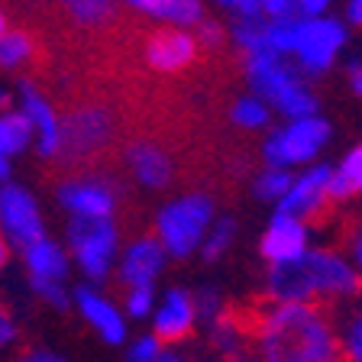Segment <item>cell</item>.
<instances>
[{
    "label": "cell",
    "instance_id": "obj_1",
    "mask_svg": "<svg viewBox=\"0 0 362 362\" xmlns=\"http://www.w3.org/2000/svg\"><path fill=\"white\" fill-rule=\"evenodd\" d=\"M243 314L259 362H343L333 310L262 298L252 308H243Z\"/></svg>",
    "mask_w": 362,
    "mask_h": 362
},
{
    "label": "cell",
    "instance_id": "obj_2",
    "mask_svg": "<svg viewBox=\"0 0 362 362\" xmlns=\"http://www.w3.org/2000/svg\"><path fill=\"white\" fill-rule=\"evenodd\" d=\"M275 304H317L327 310L362 298V281L343 249H308L301 259L269 265L265 294Z\"/></svg>",
    "mask_w": 362,
    "mask_h": 362
},
{
    "label": "cell",
    "instance_id": "obj_3",
    "mask_svg": "<svg viewBox=\"0 0 362 362\" xmlns=\"http://www.w3.org/2000/svg\"><path fill=\"white\" fill-rule=\"evenodd\" d=\"M246 71L252 88L262 94L265 100L279 107L281 113H288L291 120L301 117H317V98L314 90L304 84V78L298 75V68H291L281 55L272 52H256L246 59Z\"/></svg>",
    "mask_w": 362,
    "mask_h": 362
},
{
    "label": "cell",
    "instance_id": "obj_4",
    "mask_svg": "<svg viewBox=\"0 0 362 362\" xmlns=\"http://www.w3.org/2000/svg\"><path fill=\"white\" fill-rule=\"evenodd\" d=\"M214 217V204L211 197L191 194L172 201L165 211L158 214V243L165 249V256L185 259L197 249V243L204 240V230Z\"/></svg>",
    "mask_w": 362,
    "mask_h": 362
},
{
    "label": "cell",
    "instance_id": "obj_5",
    "mask_svg": "<svg viewBox=\"0 0 362 362\" xmlns=\"http://www.w3.org/2000/svg\"><path fill=\"white\" fill-rule=\"evenodd\" d=\"M68 246L90 281H104L113 269V256H117V226L110 220L75 217L68 230Z\"/></svg>",
    "mask_w": 362,
    "mask_h": 362
},
{
    "label": "cell",
    "instance_id": "obj_6",
    "mask_svg": "<svg viewBox=\"0 0 362 362\" xmlns=\"http://www.w3.org/2000/svg\"><path fill=\"white\" fill-rule=\"evenodd\" d=\"M327 139H330V123L320 120V117H301V120H291L288 129H279V133L269 136L262 158L269 162V168L310 162L327 146Z\"/></svg>",
    "mask_w": 362,
    "mask_h": 362
},
{
    "label": "cell",
    "instance_id": "obj_7",
    "mask_svg": "<svg viewBox=\"0 0 362 362\" xmlns=\"http://www.w3.org/2000/svg\"><path fill=\"white\" fill-rule=\"evenodd\" d=\"M346 45V26L339 20H301L298 26V42H294V55L301 59V68L310 75H324L327 68L337 62L339 49Z\"/></svg>",
    "mask_w": 362,
    "mask_h": 362
},
{
    "label": "cell",
    "instance_id": "obj_8",
    "mask_svg": "<svg viewBox=\"0 0 362 362\" xmlns=\"http://www.w3.org/2000/svg\"><path fill=\"white\" fill-rule=\"evenodd\" d=\"M71 301H75V308L88 320V327L104 339L107 346H123L129 339L127 314H123L120 304L113 301L110 294L98 291V285H78L71 291Z\"/></svg>",
    "mask_w": 362,
    "mask_h": 362
},
{
    "label": "cell",
    "instance_id": "obj_9",
    "mask_svg": "<svg viewBox=\"0 0 362 362\" xmlns=\"http://www.w3.org/2000/svg\"><path fill=\"white\" fill-rule=\"evenodd\" d=\"M330 172H333L330 165H314L310 172H304L301 178H294V185L288 188V194L281 197V204H279V214L301 220L304 226L320 223L324 214L333 207L330 197H327V181H330Z\"/></svg>",
    "mask_w": 362,
    "mask_h": 362
},
{
    "label": "cell",
    "instance_id": "obj_10",
    "mask_svg": "<svg viewBox=\"0 0 362 362\" xmlns=\"http://www.w3.org/2000/svg\"><path fill=\"white\" fill-rule=\"evenodd\" d=\"M197 327V310H194V294L185 288H168L162 294L158 308L152 310V337L162 346H178L194 333Z\"/></svg>",
    "mask_w": 362,
    "mask_h": 362
},
{
    "label": "cell",
    "instance_id": "obj_11",
    "mask_svg": "<svg viewBox=\"0 0 362 362\" xmlns=\"http://www.w3.org/2000/svg\"><path fill=\"white\" fill-rule=\"evenodd\" d=\"M0 223H4V230L20 249L33 246L36 240L45 236L36 201L16 185H4V191H0Z\"/></svg>",
    "mask_w": 362,
    "mask_h": 362
},
{
    "label": "cell",
    "instance_id": "obj_12",
    "mask_svg": "<svg viewBox=\"0 0 362 362\" xmlns=\"http://www.w3.org/2000/svg\"><path fill=\"white\" fill-rule=\"evenodd\" d=\"M110 139V117L100 107H88V110L75 113L62 129V152L71 158H84L100 152Z\"/></svg>",
    "mask_w": 362,
    "mask_h": 362
},
{
    "label": "cell",
    "instance_id": "obj_13",
    "mask_svg": "<svg viewBox=\"0 0 362 362\" xmlns=\"http://www.w3.org/2000/svg\"><path fill=\"white\" fill-rule=\"evenodd\" d=\"M165 269V249L156 236H139L129 243L120 262V288H152V281Z\"/></svg>",
    "mask_w": 362,
    "mask_h": 362
},
{
    "label": "cell",
    "instance_id": "obj_14",
    "mask_svg": "<svg viewBox=\"0 0 362 362\" xmlns=\"http://www.w3.org/2000/svg\"><path fill=\"white\" fill-rule=\"evenodd\" d=\"M308 252V226L301 220L275 214V220L269 223L262 236V256L269 259V265H285L294 262Z\"/></svg>",
    "mask_w": 362,
    "mask_h": 362
},
{
    "label": "cell",
    "instance_id": "obj_15",
    "mask_svg": "<svg viewBox=\"0 0 362 362\" xmlns=\"http://www.w3.org/2000/svg\"><path fill=\"white\" fill-rule=\"evenodd\" d=\"M194 52H197V42L185 30H162L146 45V59L158 71H181V68H188L194 62Z\"/></svg>",
    "mask_w": 362,
    "mask_h": 362
},
{
    "label": "cell",
    "instance_id": "obj_16",
    "mask_svg": "<svg viewBox=\"0 0 362 362\" xmlns=\"http://www.w3.org/2000/svg\"><path fill=\"white\" fill-rule=\"evenodd\" d=\"M59 201L75 217H90V220H107L113 211V194L100 181H81V178L65 181L59 188Z\"/></svg>",
    "mask_w": 362,
    "mask_h": 362
},
{
    "label": "cell",
    "instance_id": "obj_17",
    "mask_svg": "<svg viewBox=\"0 0 362 362\" xmlns=\"http://www.w3.org/2000/svg\"><path fill=\"white\" fill-rule=\"evenodd\" d=\"M23 107H26V120L33 129H39V152L42 156H59L62 152V127L55 120V110L36 88L23 84Z\"/></svg>",
    "mask_w": 362,
    "mask_h": 362
},
{
    "label": "cell",
    "instance_id": "obj_18",
    "mask_svg": "<svg viewBox=\"0 0 362 362\" xmlns=\"http://www.w3.org/2000/svg\"><path fill=\"white\" fill-rule=\"evenodd\" d=\"M127 158L129 165H133L136 178L149 185V188H165L168 181H172V158L162 146L156 143H133L127 149Z\"/></svg>",
    "mask_w": 362,
    "mask_h": 362
},
{
    "label": "cell",
    "instance_id": "obj_19",
    "mask_svg": "<svg viewBox=\"0 0 362 362\" xmlns=\"http://www.w3.org/2000/svg\"><path fill=\"white\" fill-rule=\"evenodd\" d=\"M23 259H26V269H30V279L39 281H62L65 285L68 275V256L65 249L52 240H36L33 246L23 249Z\"/></svg>",
    "mask_w": 362,
    "mask_h": 362
},
{
    "label": "cell",
    "instance_id": "obj_20",
    "mask_svg": "<svg viewBox=\"0 0 362 362\" xmlns=\"http://www.w3.org/2000/svg\"><path fill=\"white\" fill-rule=\"evenodd\" d=\"M356 194H362V143L346 152V158L339 162V168H333L330 181H327V197H330V204L349 201V197H356Z\"/></svg>",
    "mask_w": 362,
    "mask_h": 362
},
{
    "label": "cell",
    "instance_id": "obj_21",
    "mask_svg": "<svg viewBox=\"0 0 362 362\" xmlns=\"http://www.w3.org/2000/svg\"><path fill=\"white\" fill-rule=\"evenodd\" d=\"M337 317V337L343 349V362H362V298L349 301L346 308L333 310Z\"/></svg>",
    "mask_w": 362,
    "mask_h": 362
},
{
    "label": "cell",
    "instance_id": "obj_22",
    "mask_svg": "<svg viewBox=\"0 0 362 362\" xmlns=\"http://www.w3.org/2000/svg\"><path fill=\"white\" fill-rule=\"evenodd\" d=\"M127 4L149 16H158V20L178 23V26H194L204 20L201 0H127Z\"/></svg>",
    "mask_w": 362,
    "mask_h": 362
},
{
    "label": "cell",
    "instance_id": "obj_23",
    "mask_svg": "<svg viewBox=\"0 0 362 362\" xmlns=\"http://www.w3.org/2000/svg\"><path fill=\"white\" fill-rule=\"evenodd\" d=\"M33 136V127L26 113H4L0 117V156L7 158L13 152H23Z\"/></svg>",
    "mask_w": 362,
    "mask_h": 362
},
{
    "label": "cell",
    "instance_id": "obj_24",
    "mask_svg": "<svg viewBox=\"0 0 362 362\" xmlns=\"http://www.w3.org/2000/svg\"><path fill=\"white\" fill-rule=\"evenodd\" d=\"M298 26H301V20H298V16H281V20L265 23V52H272V55L294 52V42H298Z\"/></svg>",
    "mask_w": 362,
    "mask_h": 362
},
{
    "label": "cell",
    "instance_id": "obj_25",
    "mask_svg": "<svg viewBox=\"0 0 362 362\" xmlns=\"http://www.w3.org/2000/svg\"><path fill=\"white\" fill-rule=\"evenodd\" d=\"M33 59V39L26 33H4L0 36V68H20Z\"/></svg>",
    "mask_w": 362,
    "mask_h": 362
},
{
    "label": "cell",
    "instance_id": "obj_26",
    "mask_svg": "<svg viewBox=\"0 0 362 362\" xmlns=\"http://www.w3.org/2000/svg\"><path fill=\"white\" fill-rule=\"evenodd\" d=\"M68 7V13L75 16L84 26H100L113 16V4L110 0H62Z\"/></svg>",
    "mask_w": 362,
    "mask_h": 362
},
{
    "label": "cell",
    "instance_id": "obj_27",
    "mask_svg": "<svg viewBox=\"0 0 362 362\" xmlns=\"http://www.w3.org/2000/svg\"><path fill=\"white\" fill-rule=\"evenodd\" d=\"M291 185H294V178L285 172V168H265V172L256 178V194L262 197V201H281Z\"/></svg>",
    "mask_w": 362,
    "mask_h": 362
},
{
    "label": "cell",
    "instance_id": "obj_28",
    "mask_svg": "<svg viewBox=\"0 0 362 362\" xmlns=\"http://www.w3.org/2000/svg\"><path fill=\"white\" fill-rule=\"evenodd\" d=\"M120 310L127 317H133V320L152 317V310H156V291L152 288H123Z\"/></svg>",
    "mask_w": 362,
    "mask_h": 362
},
{
    "label": "cell",
    "instance_id": "obj_29",
    "mask_svg": "<svg viewBox=\"0 0 362 362\" xmlns=\"http://www.w3.org/2000/svg\"><path fill=\"white\" fill-rule=\"evenodd\" d=\"M233 236H236V223H233L230 217H223V220H220V223L211 230V236L204 240V259H207V262H217V259L223 256L226 249H230Z\"/></svg>",
    "mask_w": 362,
    "mask_h": 362
},
{
    "label": "cell",
    "instance_id": "obj_30",
    "mask_svg": "<svg viewBox=\"0 0 362 362\" xmlns=\"http://www.w3.org/2000/svg\"><path fill=\"white\" fill-rule=\"evenodd\" d=\"M233 39L240 49H246L249 55L265 52V26L262 20H240L233 26Z\"/></svg>",
    "mask_w": 362,
    "mask_h": 362
},
{
    "label": "cell",
    "instance_id": "obj_31",
    "mask_svg": "<svg viewBox=\"0 0 362 362\" xmlns=\"http://www.w3.org/2000/svg\"><path fill=\"white\" fill-rule=\"evenodd\" d=\"M265 120H269V110H265L262 100L256 98H243L233 104V123L243 129H259L265 127Z\"/></svg>",
    "mask_w": 362,
    "mask_h": 362
},
{
    "label": "cell",
    "instance_id": "obj_32",
    "mask_svg": "<svg viewBox=\"0 0 362 362\" xmlns=\"http://www.w3.org/2000/svg\"><path fill=\"white\" fill-rule=\"evenodd\" d=\"M127 346V362H156L162 356V343H158L152 333H143V337H133L123 343Z\"/></svg>",
    "mask_w": 362,
    "mask_h": 362
},
{
    "label": "cell",
    "instance_id": "obj_33",
    "mask_svg": "<svg viewBox=\"0 0 362 362\" xmlns=\"http://www.w3.org/2000/svg\"><path fill=\"white\" fill-rule=\"evenodd\" d=\"M30 285H33V291H36L45 304H49V308H55V310H68V308H71V294L65 291V285H62V281L30 279Z\"/></svg>",
    "mask_w": 362,
    "mask_h": 362
},
{
    "label": "cell",
    "instance_id": "obj_34",
    "mask_svg": "<svg viewBox=\"0 0 362 362\" xmlns=\"http://www.w3.org/2000/svg\"><path fill=\"white\" fill-rule=\"evenodd\" d=\"M10 362H71L68 356L55 353V349H45V346H30V349H20Z\"/></svg>",
    "mask_w": 362,
    "mask_h": 362
},
{
    "label": "cell",
    "instance_id": "obj_35",
    "mask_svg": "<svg viewBox=\"0 0 362 362\" xmlns=\"http://www.w3.org/2000/svg\"><path fill=\"white\" fill-rule=\"evenodd\" d=\"M346 259L353 262V269H356V275H359V281H362V223L359 226H353L346 233Z\"/></svg>",
    "mask_w": 362,
    "mask_h": 362
},
{
    "label": "cell",
    "instance_id": "obj_36",
    "mask_svg": "<svg viewBox=\"0 0 362 362\" xmlns=\"http://www.w3.org/2000/svg\"><path fill=\"white\" fill-rule=\"evenodd\" d=\"M16 339H20V327H16L13 314H10V310L0 304V353L13 346Z\"/></svg>",
    "mask_w": 362,
    "mask_h": 362
},
{
    "label": "cell",
    "instance_id": "obj_37",
    "mask_svg": "<svg viewBox=\"0 0 362 362\" xmlns=\"http://www.w3.org/2000/svg\"><path fill=\"white\" fill-rule=\"evenodd\" d=\"M262 13H269L272 20H281V16H294V0H256Z\"/></svg>",
    "mask_w": 362,
    "mask_h": 362
},
{
    "label": "cell",
    "instance_id": "obj_38",
    "mask_svg": "<svg viewBox=\"0 0 362 362\" xmlns=\"http://www.w3.org/2000/svg\"><path fill=\"white\" fill-rule=\"evenodd\" d=\"M197 36L201 39H194V42H204V45H211V49H220L223 33H220V26L214 20H204V23H197Z\"/></svg>",
    "mask_w": 362,
    "mask_h": 362
},
{
    "label": "cell",
    "instance_id": "obj_39",
    "mask_svg": "<svg viewBox=\"0 0 362 362\" xmlns=\"http://www.w3.org/2000/svg\"><path fill=\"white\" fill-rule=\"evenodd\" d=\"M327 7H330V0H294V10H301L308 20H317V16H324Z\"/></svg>",
    "mask_w": 362,
    "mask_h": 362
},
{
    "label": "cell",
    "instance_id": "obj_40",
    "mask_svg": "<svg viewBox=\"0 0 362 362\" xmlns=\"http://www.w3.org/2000/svg\"><path fill=\"white\" fill-rule=\"evenodd\" d=\"M156 362H194V356L181 353L178 346H165V349H162V356H158Z\"/></svg>",
    "mask_w": 362,
    "mask_h": 362
},
{
    "label": "cell",
    "instance_id": "obj_41",
    "mask_svg": "<svg viewBox=\"0 0 362 362\" xmlns=\"http://www.w3.org/2000/svg\"><path fill=\"white\" fill-rule=\"evenodd\" d=\"M349 88H353V94H359L362 98V62H353V65H349Z\"/></svg>",
    "mask_w": 362,
    "mask_h": 362
},
{
    "label": "cell",
    "instance_id": "obj_42",
    "mask_svg": "<svg viewBox=\"0 0 362 362\" xmlns=\"http://www.w3.org/2000/svg\"><path fill=\"white\" fill-rule=\"evenodd\" d=\"M346 23L362 26V0H346Z\"/></svg>",
    "mask_w": 362,
    "mask_h": 362
},
{
    "label": "cell",
    "instance_id": "obj_43",
    "mask_svg": "<svg viewBox=\"0 0 362 362\" xmlns=\"http://www.w3.org/2000/svg\"><path fill=\"white\" fill-rule=\"evenodd\" d=\"M0 110H4V113L10 110V94H7V90H0Z\"/></svg>",
    "mask_w": 362,
    "mask_h": 362
},
{
    "label": "cell",
    "instance_id": "obj_44",
    "mask_svg": "<svg viewBox=\"0 0 362 362\" xmlns=\"http://www.w3.org/2000/svg\"><path fill=\"white\" fill-rule=\"evenodd\" d=\"M7 265V243H4V236H0V269Z\"/></svg>",
    "mask_w": 362,
    "mask_h": 362
},
{
    "label": "cell",
    "instance_id": "obj_45",
    "mask_svg": "<svg viewBox=\"0 0 362 362\" xmlns=\"http://www.w3.org/2000/svg\"><path fill=\"white\" fill-rule=\"evenodd\" d=\"M7 175H10V165H7V158L0 156V178H7Z\"/></svg>",
    "mask_w": 362,
    "mask_h": 362
},
{
    "label": "cell",
    "instance_id": "obj_46",
    "mask_svg": "<svg viewBox=\"0 0 362 362\" xmlns=\"http://www.w3.org/2000/svg\"><path fill=\"white\" fill-rule=\"evenodd\" d=\"M233 362H259V359H256L252 353H249V356H243V359H233Z\"/></svg>",
    "mask_w": 362,
    "mask_h": 362
},
{
    "label": "cell",
    "instance_id": "obj_47",
    "mask_svg": "<svg viewBox=\"0 0 362 362\" xmlns=\"http://www.w3.org/2000/svg\"><path fill=\"white\" fill-rule=\"evenodd\" d=\"M4 26H7V20H4V13H0V36H4Z\"/></svg>",
    "mask_w": 362,
    "mask_h": 362
},
{
    "label": "cell",
    "instance_id": "obj_48",
    "mask_svg": "<svg viewBox=\"0 0 362 362\" xmlns=\"http://www.w3.org/2000/svg\"><path fill=\"white\" fill-rule=\"evenodd\" d=\"M220 4H236V0H220Z\"/></svg>",
    "mask_w": 362,
    "mask_h": 362
}]
</instances>
